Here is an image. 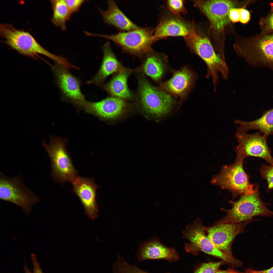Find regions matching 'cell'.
<instances>
[{"mask_svg":"<svg viewBox=\"0 0 273 273\" xmlns=\"http://www.w3.org/2000/svg\"><path fill=\"white\" fill-rule=\"evenodd\" d=\"M244 273H273V266L270 268L265 270L257 271L251 268L247 269Z\"/></svg>","mask_w":273,"mask_h":273,"instance_id":"34","label":"cell"},{"mask_svg":"<svg viewBox=\"0 0 273 273\" xmlns=\"http://www.w3.org/2000/svg\"><path fill=\"white\" fill-rule=\"evenodd\" d=\"M239 8H234L230 10L229 16L231 22L235 23L239 22Z\"/></svg>","mask_w":273,"mask_h":273,"instance_id":"33","label":"cell"},{"mask_svg":"<svg viewBox=\"0 0 273 273\" xmlns=\"http://www.w3.org/2000/svg\"><path fill=\"white\" fill-rule=\"evenodd\" d=\"M226 263L224 261L212 262L203 264L194 273H215L220 266Z\"/></svg>","mask_w":273,"mask_h":273,"instance_id":"27","label":"cell"},{"mask_svg":"<svg viewBox=\"0 0 273 273\" xmlns=\"http://www.w3.org/2000/svg\"><path fill=\"white\" fill-rule=\"evenodd\" d=\"M184 1L182 0H169L167 1L168 8L174 14L180 16L186 12L184 6Z\"/></svg>","mask_w":273,"mask_h":273,"instance_id":"28","label":"cell"},{"mask_svg":"<svg viewBox=\"0 0 273 273\" xmlns=\"http://www.w3.org/2000/svg\"><path fill=\"white\" fill-rule=\"evenodd\" d=\"M53 15L52 19L53 23L63 31L66 29V23L71 18L72 15L64 0H51Z\"/></svg>","mask_w":273,"mask_h":273,"instance_id":"24","label":"cell"},{"mask_svg":"<svg viewBox=\"0 0 273 273\" xmlns=\"http://www.w3.org/2000/svg\"><path fill=\"white\" fill-rule=\"evenodd\" d=\"M139 94L144 109L152 115L161 117L171 110L174 103L171 97L152 86L145 79L139 81Z\"/></svg>","mask_w":273,"mask_h":273,"instance_id":"11","label":"cell"},{"mask_svg":"<svg viewBox=\"0 0 273 273\" xmlns=\"http://www.w3.org/2000/svg\"><path fill=\"white\" fill-rule=\"evenodd\" d=\"M244 158L237 155L234 163L223 166L220 173L213 177L211 182L222 189L229 190L234 197L254 193L255 188L250 183L248 176L243 169Z\"/></svg>","mask_w":273,"mask_h":273,"instance_id":"5","label":"cell"},{"mask_svg":"<svg viewBox=\"0 0 273 273\" xmlns=\"http://www.w3.org/2000/svg\"><path fill=\"white\" fill-rule=\"evenodd\" d=\"M248 221L237 223L218 222L212 226L206 227V229L208 238L217 248L233 256L231 247L233 240L238 234L244 231Z\"/></svg>","mask_w":273,"mask_h":273,"instance_id":"13","label":"cell"},{"mask_svg":"<svg viewBox=\"0 0 273 273\" xmlns=\"http://www.w3.org/2000/svg\"><path fill=\"white\" fill-rule=\"evenodd\" d=\"M85 111L106 119L115 118L122 113L126 106L124 100L116 97L108 98L97 102L86 101L79 105Z\"/></svg>","mask_w":273,"mask_h":273,"instance_id":"15","label":"cell"},{"mask_svg":"<svg viewBox=\"0 0 273 273\" xmlns=\"http://www.w3.org/2000/svg\"><path fill=\"white\" fill-rule=\"evenodd\" d=\"M260 33L269 34L273 33V8L268 13L262 17L259 21Z\"/></svg>","mask_w":273,"mask_h":273,"instance_id":"26","label":"cell"},{"mask_svg":"<svg viewBox=\"0 0 273 273\" xmlns=\"http://www.w3.org/2000/svg\"><path fill=\"white\" fill-rule=\"evenodd\" d=\"M102 50L103 57L100 67L94 77L87 82V84L99 85L109 76L124 69L116 57L108 42L104 44Z\"/></svg>","mask_w":273,"mask_h":273,"instance_id":"18","label":"cell"},{"mask_svg":"<svg viewBox=\"0 0 273 273\" xmlns=\"http://www.w3.org/2000/svg\"><path fill=\"white\" fill-rule=\"evenodd\" d=\"M127 273H149L135 265L132 266Z\"/></svg>","mask_w":273,"mask_h":273,"instance_id":"35","label":"cell"},{"mask_svg":"<svg viewBox=\"0 0 273 273\" xmlns=\"http://www.w3.org/2000/svg\"><path fill=\"white\" fill-rule=\"evenodd\" d=\"M129 72L123 69L105 85V88L115 97L122 99L130 98L131 94L128 88L127 80Z\"/></svg>","mask_w":273,"mask_h":273,"instance_id":"23","label":"cell"},{"mask_svg":"<svg viewBox=\"0 0 273 273\" xmlns=\"http://www.w3.org/2000/svg\"><path fill=\"white\" fill-rule=\"evenodd\" d=\"M107 3L108 7L106 10H99L105 22L123 31H130L140 28L124 14L114 1L108 0Z\"/></svg>","mask_w":273,"mask_h":273,"instance_id":"20","label":"cell"},{"mask_svg":"<svg viewBox=\"0 0 273 273\" xmlns=\"http://www.w3.org/2000/svg\"><path fill=\"white\" fill-rule=\"evenodd\" d=\"M255 192L251 195L242 196L236 201H231V209L222 210L226 213V216L218 222L237 223L251 220L256 216L271 217L273 212L269 209L266 204L260 199L258 186L255 187Z\"/></svg>","mask_w":273,"mask_h":273,"instance_id":"6","label":"cell"},{"mask_svg":"<svg viewBox=\"0 0 273 273\" xmlns=\"http://www.w3.org/2000/svg\"><path fill=\"white\" fill-rule=\"evenodd\" d=\"M153 31L148 28H140L129 31L111 35L96 34L90 32L88 36L102 37L110 40L125 52L132 54L142 55L152 50L155 41Z\"/></svg>","mask_w":273,"mask_h":273,"instance_id":"9","label":"cell"},{"mask_svg":"<svg viewBox=\"0 0 273 273\" xmlns=\"http://www.w3.org/2000/svg\"><path fill=\"white\" fill-rule=\"evenodd\" d=\"M215 273H244L236 270L233 269L229 268L225 270H218Z\"/></svg>","mask_w":273,"mask_h":273,"instance_id":"36","label":"cell"},{"mask_svg":"<svg viewBox=\"0 0 273 273\" xmlns=\"http://www.w3.org/2000/svg\"><path fill=\"white\" fill-rule=\"evenodd\" d=\"M193 79L191 71L184 67L175 72L171 78L164 83L163 87L174 95L182 96L189 88Z\"/></svg>","mask_w":273,"mask_h":273,"instance_id":"21","label":"cell"},{"mask_svg":"<svg viewBox=\"0 0 273 273\" xmlns=\"http://www.w3.org/2000/svg\"><path fill=\"white\" fill-rule=\"evenodd\" d=\"M71 182L73 192L83 204L86 214L90 218L94 219L97 216L98 211L96 198L99 186L92 178L78 176Z\"/></svg>","mask_w":273,"mask_h":273,"instance_id":"14","label":"cell"},{"mask_svg":"<svg viewBox=\"0 0 273 273\" xmlns=\"http://www.w3.org/2000/svg\"><path fill=\"white\" fill-rule=\"evenodd\" d=\"M0 198L20 207L26 215L31 212L33 207L40 201L39 197L26 186L22 176L9 177L1 172Z\"/></svg>","mask_w":273,"mask_h":273,"instance_id":"8","label":"cell"},{"mask_svg":"<svg viewBox=\"0 0 273 273\" xmlns=\"http://www.w3.org/2000/svg\"><path fill=\"white\" fill-rule=\"evenodd\" d=\"M31 261L33 265V271H31L27 266L26 262L25 260L24 269L25 273H43L41 269L40 263L38 261L36 256L32 254L31 256Z\"/></svg>","mask_w":273,"mask_h":273,"instance_id":"30","label":"cell"},{"mask_svg":"<svg viewBox=\"0 0 273 273\" xmlns=\"http://www.w3.org/2000/svg\"><path fill=\"white\" fill-rule=\"evenodd\" d=\"M67 6L72 14L77 12L82 5L87 0H65Z\"/></svg>","mask_w":273,"mask_h":273,"instance_id":"31","label":"cell"},{"mask_svg":"<svg viewBox=\"0 0 273 273\" xmlns=\"http://www.w3.org/2000/svg\"><path fill=\"white\" fill-rule=\"evenodd\" d=\"M184 38L188 46L205 63L206 77L212 79L215 90L219 82L218 73L225 80L228 77L229 68L225 61L216 52L209 39L196 31L193 25L189 34Z\"/></svg>","mask_w":273,"mask_h":273,"instance_id":"2","label":"cell"},{"mask_svg":"<svg viewBox=\"0 0 273 273\" xmlns=\"http://www.w3.org/2000/svg\"><path fill=\"white\" fill-rule=\"evenodd\" d=\"M144 72L153 80L157 81L163 76L164 66L160 58L154 55L148 56L143 66Z\"/></svg>","mask_w":273,"mask_h":273,"instance_id":"25","label":"cell"},{"mask_svg":"<svg viewBox=\"0 0 273 273\" xmlns=\"http://www.w3.org/2000/svg\"><path fill=\"white\" fill-rule=\"evenodd\" d=\"M239 22L243 24H246L250 21L251 14L250 12L244 8H239Z\"/></svg>","mask_w":273,"mask_h":273,"instance_id":"32","label":"cell"},{"mask_svg":"<svg viewBox=\"0 0 273 273\" xmlns=\"http://www.w3.org/2000/svg\"><path fill=\"white\" fill-rule=\"evenodd\" d=\"M237 124L242 131L247 132L252 129L259 130L267 137L273 135V108L265 112L261 117L252 121L238 120Z\"/></svg>","mask_w":273,"mask_h":273,"instance_id":"22","label":"cell"},{"mask_svg":"<svg viewBox=\"0 0 273 273\" xmlns=\"http://www.w3.org/2000/svg\"><path fill=\"white\" fill-rule=\"evenodd\" d=\"M235 136L238 144L235 148L237 155L245 158L249 156L262 158L273 166V158L265 135L260 132L248 134L237 126Z\"/></svg>","mask_w":273,"mask_h":273,"instance_id":"12","label":"cell"},{"mask_svg":"<svg viewBox=\"0 0 273 273\" xmlns=\"http://www.w3.org/2000/svg\"><path fill=\"white\" fill-rule=\"evenodd\" d=\"M194 3L208 19L213 31L219 34L231 22L230 11L237 4L235 1L228 0H197Z\"/></svg>","mask_w":273,"mask_h":273,"instance_id":"10","label":"cell"},{"mask_svg":"<svg viewBox=\"0 0 273 273\" xmlns=\"http://www.w3.org/2000/svg\"><path fill=\"white\" fill-rule=\"evenodd\" d=\"M234 46L238 55L250 65L273 70V33L238 38Z\"/></svg>","mask_w":273,"mask_h":273,"instance_id":"1","label":"cell"},{"mask_svg":"<svg viewBox=\"0 0 273 273\" xmlns=\"http://www.w3.org/2000/svg\"><path fill=\"white\" fill-rule=\"evenodd\" d=\"M0 34L5 43L21 54L34 58L40 54L64 66L69 64L64 58L54 54L43 48L29 33L16 29L10 24H1Z\"/></svg>","mask_w":273,"mask_h":273,"instance_id":"3","label":"cell"},{"mask_svg":"<svg viewBox=\"0 0 273 273\" xmlns=\"http://www.w3.org/2000/svg\"><path fill=\"white\" fill-rule=\"evenodd\" d=\"M53 67L59 86L65 96L76 104L86 101L82 94L78 79L68 69L56 62Z\"/></svg>","mask_w":273,"mask_h":273,"instance_id":"16","label":"cell"},{"mask_svg":"<svg viewBox=\"0 0 273 273\" xmlns=\"http://www.w3.org/2000/svg\"><path fill=\"white\" fill-rule=\"evenodd\" d=\"M191 27L182 20L169 17L162 20L154 30L155 41L169 36H181L184 37L189 33Z\"/></svg>","mask_w":273,"mask_h":273,"instance_id":"19","label":"cell"},{"mask_svg":"<svg viewBox=\"0 0 273 273\" xmlns=\"http://www.w3.org/2000/svg\"><path fill=\"white\" fill-rule=\"evenodd\" d=\"M206 228L199 218L187 225L182 232L183 238L190 242L185 244L186 251L194 255L202 251L220 259L233 267H239L241 264L240 261L214 245L208 236Z\"/></svg>","mask_w":273,"mask_h":273,"instance_id":"4","label":"cell"},{"mask_svg":"<svg viewBox=\"0 0 273 273\" xmlns=\"http://www.w3.org/2000/svg\"><path fill=\"white\" fill-rule=\"evenodd\" d=\"M139 262L152 259H165L176 261L179 257L175 250L163 244L156 238L142 244L136 255Z\"/></svg>","mask_w":273,"mask_h":273,"instance_id":"17","label":"cell"},{"mask_svg":"<svg viewBox=\"0 0 273 273\" xmlns=\"http://www.w3.org/2000/svg\"><path fill=\"white\" fill-rule=\"evenodd\" d=\"M261 174L267 181L269 189L273 188V166L263 165L260 169Z\"/></svg>","mask_w":273,"mask_h":273,"instance_id":"29","label":"cell"},{"mask_svg":"<svg viewBox=\"0 0 273 273\" xmlns=\"http://www.w3.org/2000/svg\"><path fill=\"white\" fill-rule=\"evenodd\" d=\"M49 144L42 145L49 156L53 178L58 183L72 182L77 177V172L67 151L65 142L58 137H50Z\"/></svg>","mask_w":273,"mask_h":273,"instance_id":"7","label":"cell"}]
</instances>
